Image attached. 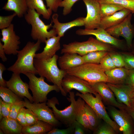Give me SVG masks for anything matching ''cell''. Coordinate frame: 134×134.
Segmentation results:
<instances>
[{"label": "cell", "mask_w": 134, "mask_h": 134, "mask_svg": "<svg viewBox=\"0 0 134 134\" xmlns=\"http://www.w3.org/2000/svg\"><path fill=\"white\" fill-rule=\"evenodd\" d=\"M29 78V88L31 90L34 102H46L47 96L50 92L55 91L59 92L60 90L56 85H49L44 81L45 78L37 77L34 73L28 72L25 74Z\"/></svg>", "instance_id": "52a82bcc"}, {"label": "cell", "mask_w": 134, "mask_h": 134, "mask_svg": "<svg viewBox=\"0 0 134 134\" xmlns=\"http://www.w3.org/2000/svg\"><path fill=\"white\" fill-rule=\"evenodd\" d=\"M134 89V69L129 70L125 83Z\"/></svg>", "instance_id": "bcb514c9"}, {"label": "cell", "mask_w": 134, "mask_h": 134, "mask_svg": "<svg viewBox=\"0 0 134 134\" xmlns=\"http://www.w3.org/2000/svg\"><path fill=\"white\" fill-rule=\"evenodd\" d=\"M129 70L123 67H116L105 72L108 77L106 83L114 84H125Z\"/></svg>", "instance_id": "603a6c76"}, {"label": "cell", "mask_w": 134, "mask_h": 134, "mask_svg": "<svg viewBox=\"0 0 134 134\" xmlns=\"http://www.w3.org/2000/svg\"><path fill=\"white\" fill-rule=\"evenodd\" d=\"M76 96L81 98L93 110L99 118L111 126L118 134L121 131L120 128L116 123L109 116L102 101V99L97 93L94 97L92 94H82L77 92Z\"/></svg>", "instance_id": "ba28073f"}, {"label": "cell", "mask_w": 134, "mask_h": 134, "mask_svg": "<svg viewBox=\"0 0 134 134\" xmlns=\"http://www.w3.org/2000/svg\"><path fill=\"white\" fill-rule=\"evenodd\" d=\"M78 0H63L61 3L59 7L63 8L62 14L66 15L72 10V7L74 4Z\"/></svg>", "instance_id": "74e56055"}, {"label": "cell", "mask_w": 134, "mask_h": 134, "mask_svg": "<svg viewBox=\"0 0 134 134\" xmlns=\"http://www.w3.org/2000/svg\"><path fill=\"white\" fill-rule=\"evenodd\" d=\"M59 57L58 65L60 69L66 70L84 63L82 56L75 53H66Z\"/></svg>", "instance_id": "7402d4cb"}, {"label": "cell", "mask_w": 134, "mask_h": 134, "mask_svg": "<svg viewBox=\"0 0 134 134\" xmlns=\"http://www.w3.org/2000/svg\"><path fill=\"white\" fill-rule=\"evenodd\" d=\"M41 43L28 42L21 50L17 51V59L15 63L7 69L14 73L25 74L30 72L38 74L34 65V60L36 52L40 48Z\"/></svg>", "instance_id": "6da1fadb"}, {"label": "cell", "mask_w": 134, "mask_h": 134, "mask_svg": "<svg viewBox=\"0 0 134 134\" xmlns=\"http://www.w3.org/2000/svg\"><path fill=\"white\" fill-rule=\"evenodd\" d=\"M62 85L67 94L73 89L82 94L90 93L95 95L97 93L90 84L85 80L67 73L63 79Z\"/></svg>", "instance_id": "7c38bea8"}, {"label": "cell", "mask_w": 134, "mask_h": 134, "mask_svg": "<svg viewBox=\"0 0 134 134\" xmlns=\"http://www.w3.org/2000/svg\"><path fill=\"white\" fill-rule=\"evenodd\" d=\"M109 109L111 117L123 134H134V121L125 109H118L111 106L109 107Z\"/></svg>", "instance_id": "8fae6325"}, {"label": "cell", "mask_w": 134, "mask_h": 134, "mask_svg": "<svg viewBox=\"0 0 134 134\" xmlns=\"http://www.w3.org/2000/svg\"><path fill=\"white\" fill-rule=\"evenodd\" d=\"M125 109L132 118L134 123V106L130 107L126 106Z\"/></svg>", "instance_id": "f907efd6"}, {"label": "cell", "mask_w": 134, "mask_h": 134, "mask_svg": "<svg viewBox=\"0 0 134 134\" xmlns=\"http://www.w3.org/2000/svg\"><path fill=\"white\" fill-rule=\"evenodd\" d=\"M129 9L124 8L110 16L101 18L99 27L106 30L122 22L130 13Z\"/></svg>", "instance_id": "44dd1931"}, {"label": "cell", "mask_w": 134, "mask_h": 134, "mask_svg": "<svg viewBox=\"0 0 134 134\" xmlns=\"http://www.w3.org/2000/svg\"><path fill=\"white\" fill-rule=\"evenodd\" d=\"M58 16V14L54 13L52 17V22L54 23L52 28L55 29L57 35L61 37L64 36L66 32L71 28L84 26V17H80L70 22L62 23L59 21Z\"/></svg>", "instance_id": "d6986e66"}, {"label": "cell", "mask_w": 134, "mask_h": 134, "mask_svg": "<svg viewBox=\"0 0 134 134\" xmlns=\"http://www.w3.org/2000/svg\"><path fill=\"white\" fill-rule=\"evenodd\" d=\"M12 104L6 102L0 99V121L3 117H9Z\"/></svg>", "instance_id": "8d00e7d4"}, {"label": "cell", "mask_w": 134, "mask_h": 134, "mask_svg": "<svg viewBox=\"0 0 134 134\" xmlns=\"http://www.w3.org/2000/svg\"><path fill=\"white\" fill-rule=\"evenodd\" d=\"M112 46L90 37L85 41H75L68 44H64L61 53H75L82 56L93 52L111 51L112 49Z\"/></svg>", "instance_id": "8992f818"}, {"label": "cell", "mask_w": 134, "mask_h": 134, "mask_svg": "<svg viewBox=\"0 0 134 134\" xmlns=\"http://www.w3.org/2000/svg\"><path fill=\"white\" fill-rule=\"evenodd\" d=\"M74 122L70 126L64 129L53 128L47 134H73L74 130Z\"/></svg>", "instance_id": "60d3db41"}, {"label": "cell", "mask_w": 134, "mask_h": 134, "mask_svg": "<svg viewBox=\"0 0 134 134\" xmlns=\"http://www.w3.org/2000/svg\"><path fill=\"white\" fill-rule=\"evenodd\" d=\"M74 134H85V129H86L81 124L76 120L74 122Z\"/></svg>", "instance_id": "7dc6e473"}, {"label": "cell", "mask_w": 134, "mask_h": 134, "mask_svg": "<svg viewBox=\"0 0 134 134\" xmlns=\"http://www.w3.org/2000/svg\"><path fill=\"white\" fill-rule=\"evenodd\" d=\"M86 8L87 14L85 18V29L92 30L100 27L101 19L100 3L97 0H82Z\"/></svg>", "instance_id": "5bb4252c"}, {"label": "cell", "mask_w": 134, "mask_h": 134, "mask_svg": "<svg viewBox=\"0 0 134 134\" xmlns=\"http://www.w3.org/2000/svg\"><path fill=\"white\" fill-rule=\"evenodd\" d=\"M0 134H4L3 131L0 129Z\"/></svg>", "instance_id": "f5cc1de1"}, {"label": "cell", "mask_w": 134, "mask_h": 134, "mask_svg": "<svg viewBox=\"0 0 134 134\" xmlns=\"http://www.w3.org/2000/svg\"><path fill=\"white\" fill-rule=\"evenodd\" d=\"M6 85L7 87L20 98H26L31 102H34L33 96L29 91V84L22 80L20 74L13 73L10 79L6 81Z\"/></svg>", "instance_id": "2e32d148"}, {"label": "cell", "mask_w": 134, "mask_h": 134, "mask_svg": "<svg viewBox=\"0 0 134 134\" xmlns=\"http://www.w3.org/2000/svg\"><path fill=\"white\" fill-rule=\"evenodd\" d=\"M99 3H109L115 4L129 10L134 14V0H97Z\"/></svg>", "instance_id": "d6a6232c"}, {"label": "cell", "mask_w": 134, "mask_h": 134, "mask_svg": "<svg viewBox=\"0 0 134 134\" xmlns=\"http://www.w3.org/2000/svg\"><path fill=\"white\" fill-rule=\"evenodd\" d=\"M85 103V102L83 100L77 112L76 120L87 129L91 130L90 123L84 109Z\"/></svg>", "instance_id": "1f68e13d"}, {"label": "cell", "mask_w": 134, "mask_h": 134, "mask_svg": "<svg viewBox=\"0 0 134 134\" xmlns=\"http://www.w3.org/2000/svg\"><path fill=\"white\" fill-rule=\"evenodd\" d=\"M99 3L101 18L111 15L124 8L121 6L114 3L107 2Z\"/></svg>", "instance_id": "83f0119b"}, {"label": "cell", "mask_w": 134, "mask_h": 134, "mask_svg": "<svg viewBox=\"0 0 134 134\" xmlns=\"http://www.w3.org/2000/svg\"><path fill=\"white\" fill-rule=\"evenodd\" d=\"M2 36L0 41L3 43V46L6 54L17 55L21 43L20 37L14 30V25L11 24L8 28L1 30Z\"/></svg>", "instance_id": "4fadbf2b"}, {"label": "cell", "mask_w": 134, "mask_h": 134, "mask_svg": "<svg viewBox=\"0 0 134 134\" xmlns=\"http://www.w3.org/2000/svg\"><path fill=\"white\" fill-rule=\"evenodd\" d=\"M24 101L21 100L12 104L9 117L16 120L17 115L20 109L25 107Z\"/></svg>", "instance_id": "d590c367"}, {"label": "cell", "mask_w": 134, "mask_h": 134, "mask_svg": "<svg viewBox=\"0 0 134 134\" xmlns=\"http://www.w3.org/2000/svg\"><path fill=\"white\" fill-rule=\"evenodd\" d=\"M106 83L118 102L128 107L132 106L131 99L134 89L126 84H114Z\"/></svg>", "instance_id": "ac0fdd59"}, {"label": "cell", "mask_w": 134, "mask_h": 134, "mask_svg": "<svg viewBox=\"0 0 134 134\" xmlns=\"http://www.w3.org/2000/svg\"><path fill=\"white\" fill-rule=\"evenodd\" d=\"M106 82H101L90 84L94 90L99 94L107 103L120 109H125L126 106L118 102L113 92Z\"/></svg>", "instance_id": "e0dca14e"}, {"label": "cell", "mask_w": 134, "mask_h": 134, "mask_svg": "<svg viewBox=\"0 0 134 134\" xmlns=\"http://www.w3.org/2000/svg\"><path fill=\"white\" fill-rule=\"evenodd\" d=\"M116 67H123L124 62L122 55L118 54L111 53H109Z\"/></svg>", "instance_id": "7bdbcfd3"}, {"label": "cell", "mask_w": 134, "mask_h": 134, "mask_svg": "<svg viewBox=\"0 0 134 134\" xmlns=\"http://www.w3.org/2000/svg\"></svg>", "instance_id": "db71d44e"}, {"label": "cell", "mask_w": 134, "mask_h": 134, "mask_svg": "<svg viewBox=\"0 0 134 134\" xmlns=\"http://www.w3.org/2000/svg\"><path fill=\"white\" fill-rule=\"evenodd\" d=\"M67 74L79 77L90 84L107 82L108 77L99 64L86 63L66 70Z\"/></svg>", "instance_id": "5b68a950"}, {"label": "cell", "mask_w": 134, "mask_h": 134, "mask_svg": "<svg viewBox=\"0 0 134 134\" xmlns=\"http://www.w3.org/2000/svg\"><path fill=\"white\" fill-rule=\"evenodd\" d=\"M108 53L105 51H97L89 53L82 57L84 63L100 64L102 59Z\"/></svg>", "instance_id": "4dcf8cb0"}, {"label": "cell", "mask_w": 134, "mask_h": 134, "mask_svg": "<svg viewBox=\"0 0 134 134\" xmlns=\"http://www.w3.org/2000/svg\"><path fill=\"white\" fill-rule=\"evenodd\" d=\"M117 133L114 129L109 124L105 122L100 124L94 132V134H116Z\"/></svg>", "instance_id": "836d02e7"}, {"label": "cell", "mask_w": 134, "mask_h": 134, "mask_svg": "<svg viewBox=\"0 0 134 134\" xmlns=\"http://www.w3.org/2000/svg\"><path fill=\"white\" fill-rule=\"evenodd\" d=\"M6 69L4 65L0 63V86L7 87L6 81L3 78V74L4 71Z\"/></svg>", "instance_id": "c3c4849f"}, {"label": "cell", "mask_w": 134, "mask_h": 134, "mask_svg": "<svg viewBox=\"0 0 134 134\" xmlns=\"http://www.w3.org/2000/svg\"></svg>", "instance_id": "11a10c76"}, {"label": "cell", "mask_w": 134, "mask_h": 134, "mask_svg": "<svg viewBox=\"0 0 134 134\" xmlns=\"http://www.w3.org/2000/svg\"><path fill=\"white\" fill-rule=\"evenodd\" d=\"M84 109L90 123L91 131L94 132L100 124V119L93 110L86 103Z\"/></svg>", "instance_id": "f546056e"}, {"label": "cell", "mask_w": 134, "mask_h": 134, "mask_svg": "<svg viewBox=\"0 0 134 134\" xmlns=\"http://www.w3.org/2000/svg\"><path fill=\"white\" fill-rule=\"evenodd\" d=\"M0 96L3 101L11 104L22 100L8 88L2 86H0Z\"/></svg>", "instance_id": "f1b7e54d"}, {"label": "cell", "mask_w": 134, "mask_h": 134, "mask_svg": "<svg viewBox=\"0 0 134 134\" xmlns=\"http://www.w3.org/2000/svg\"><path fill=\"white\" fill-rule=\"evenodd\" d=\"M28 9H33L43 18L49 20L52 14V11L49 8H47L43 0H26Z\"/></svg>", "instance_id": "4316f807"}, {"label": "cell", "mask_w": 134, "mask_h": 134, "mask_svg": "<svg viewBox=\"0 0 134 134\" xmlns=\"http://www.w3.org/2000/svg\"><path fill=\"white\" fill-rule=\"evenodd\" d=\"M122 55L124 62V67L129 70L134 69V55L128 53H123Z\"/></svg>", "instance_id": "b9f144b4"}, {"label": "cell", "mask_w": 134, "mask_h": 134, "mask_svg": "<svg viewBox=\"0 0 134 134\" xmlns=\"http://www.w3.org/2000/svg\"><path fill=\"white\" fill-rule=\"evenodd\" d=\"M68 93L69 98H67V100L70 104L63 110H59L56 108V105L59 104V103L56 97L48 99L46 102L47 105L52 108L57 119L67 127L71 125L76 121L77 112L83 100L79 97L76 100L74 92L70 91Z\"/></svg>", "instance_id": "3957f363"}, {"label": "cell", "mask_w": 134, "mask_h": 134, "mask_svg": "<svg viewBox=\"0 0 134 134\" xmlns=\"http://www.w3.org/2000/svg\"><path fill=\"white\" fill-rule=\"evenodd\" d=\"M53 127L49 123L40 120L32 126L23 127L22 134H46L51 130Z\"/></svg>", "instance_id": "484cf974"}, {"label": "cell", "mask_w": 134, "mask_h": 134, "mask_svg": "<svg viewBox=\"0 0 134 134\" xmlns=\"http://www.w3.org/2000/svg\"><path fill=\"white\" fill-rule=\"evenodd\" d=\"M48 8L52 11L56 12L61 2L63 0H45Z\"/></svg>", "instance_id": "ee69618b"}, {"label": "cell", "mask_w": 134, "mask_h": 134, "mask_svg": "<svg viewBox=\"0 0 134 134\" xmlns=\"http://www.w3.org/2000/svg\"><path fill=\"white\" fill-rule=\"evenodd\" d=\"M0 41V57L3 62H5L7 60V58L5 55V52L2 44Z\"/></svg>", "instance_id": "681fc988"}, {"label": "cell", "mask_w": 134, "mask_h": 134, "mask_svg": "<svg viewBox=\"0 0 134 134\" xmlns=\"http://www.w3.org/2000/svg\"><path fill=\"white\" fill-rule=\"evenodd\" d=\"M25 109L24 107L22 108L20 110L16 118L17 121L23 127L27 126L25 115Z\"/></svg>", "instance_id": "f6af8a7d"}, {"label": "cell", "mask_w": 134, "mask_h": 134, "mask_svg": "<svg viewBox=\"0 0 134 134\" xmlns=\"http://www.w3.org/2000/svg\"><path fill=\"white\" fill-rule=\"evenodd\" d=\"M130 13L122 22L117 25L105 30L111 35L117 37L121 36L125 39L128 47H132L134 37V27L131 23L132 15Z\"/></svg>", "instance_id": "30bf717a"}, {"label": "cell", "mask_w": 134, "mask_h": 134, "mask_svg": "<svg viewBox=\"0 0 134 134\" xmlns=\"http://www.w3.org/2000/svg\"><path fill=\"white\" fill-rule=\"evenodd\" d=\"M17 14L14 12L7 16H0V29L1 30L8 27L11 25L14 18Z\"/></svg>", "instance_id": "f35d334b"}, {"label": "cell", "mask_w": 134, "mask_h": 134, "mask_svg": "<svg viewBox=\"0 0 134 134\" xmlns=\"http://www.w3.org/2000/svg\"><path fill=\"white\" fill-rule=\"evenodd\" d=\"M131 104L132 106H134V91L131 99Z\"/></svg>", "instance_id": "816d5d0a"}, {"label": "cell", "mask_w": 134, "mask_h": 134, "mask_svg": "<svg viewBox=\"0 0 134 134\" xmlns=\"http://www.w3.org/2000/svg\"><path fill=\"white\" fill-rule=\"evenodd\" d=\"M2 9L8 11H13L19 18L24 16L28 9L26 0H7Z\"/></svg>", "instance_id": "cb8c5ba5"}, {"label": "cell", "mask_w": 134, "mask_h": 134, "mask_svg": "<svg viewBox=\"0 0 134 134\" xmlns=\"http://www.w3.org/2000/svg\"><path fill=\"white\" fill-rule=\"evenodd\" d=\"M25 115L27 126L34 125L39 120L35 114L29 108L25 109Z\"/></svg>", "instance_id": "ab89813d"}, {"label": "cell", "mask_w": 134, "mask_h": 134, "mask_svg": "<svg viewBox=\"0 0 134 134\" xmlns=\"http://www.w3.org/2000/svg\"><path fill=\"white\" fill-rule=\"evenodd\" d=\"M59 57L56 54L51 58L41 60L34 58V64L38 74L46 78L48 82L53 83L59 88L62 95L66 96L67 94L62 88L63 79L67 74L66 70L59 69L57 65Z\"/></svg>", "instance_id": "7a4b0ae2"}, {"label": "cell", "mask_w": 134, "mask_h": 134, "mask_svg": "<svg viewBox=\"0 0 134 134\" xmlns=\"http://www.w3.org/2000/svg\"><path fill=\"white\" fill-rule=\"evenodd\" d=\"M24 98L25 107L31 110L39 120L48 123L54 127L60 125V122L56 118L52 110L47 105L46 102L32 103L26 98Z\"/></svg>", "instance_id": "9c48e42d"}, {"label": "cell", "mask_w": 134, "mask_h": 134, "mask_svg": "<svg viewBox=\"0 0 134 134\" xmlns=\"http://www.w3.org/2000/svg\"><path fill=\"white\" fill-rule=\"evenodd\" d=\"M99 64L105 72L110 70L116 67L108 53L102 59Z\"/></svg>", "instance_id": "e575fe53"}, {"label": "cell", "mask_w": 134, "mask_h": 134, "mask_svg": "<svg viewBox=\"0 0 134 134\" xmlns=\"http://www.w3.org/2000/svg\"><path fill=\"white\" fill-rule=\"evenodd\" d=\"M76 34L79 35H94L99 40L117 48H122L124 46L122 40L113 36L105 30L100 27L92 30L79 29L76 31Z\"/></svg>", "instance_id": "9a60e30c"}, {"label": "cell", "mask_w": 134, "mask_h": 134, "mask_svg": "<svg viewBox=\"0 0 134 134\" xmlns=\"http://www.w3.org/2000/svg\"><path fill=\"white\" fill-rule=\"evenodd\" d=\"M23 127L16 119L3 117L0 121V128L5 134H22Z\"/></svg>", "instance_id": "d4e9b609"}, {"label": "cell", "mask_w": 134, "mask_h": 134, "mask_svg": "<svg viewBox=\"0 0 134 134\" xmlns=\"http://www.w3.org/2000/svg\"><path fill=\"white\" fill-rule=\"evenodd\" d=\"M61 38L57 35L48 38L45 43V45L43 50L40 53H36L34 58L47 60L52 58L60 49Z\"/></svg>", "instance_id": "ffe728a7"}, {"label": "cell", "mask_w": 134, "mask_h": 134, "mask_svg": "<svg viewBox=\"0 0 134 134\" xmlns=\"http://www.w3.org/2000/svg\"><path fill=\"white\" fill-rule=\"evenodd\" d=\"M40 16L34 9H28L24 16L27 23L32 26L31 36L32 39L45 43L48 38L57 36V34L53 28L48 30L52 27V22L49 24L46 25L40 19Z\"/></svg>", "instance_id": "277c9868"}]
</instances>
